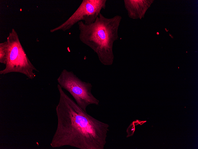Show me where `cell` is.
<instances>
[{
	"label": "cell",
	"mask_w": 198,
	"mask_h": 149,
	"mask_svg": "<svg viewBox=\"0 0 198 149\" xmlns=\"http://www.w3.org/2000/svg\"><path fill=\"white\" fill-rule=\"evenodd\" d=\"M106 0H83L79 7L63 23L53 29V32L61 30L65 31L71 29L75 24L84 21L89 25L94 23L102 9L106 8Z\"/></svg>",
	"instance_id": "cell-5"
},
{
	"label": "cell",
	"mask_w": 198,
	"mask_h": 149,
	"mask_svg": "<svg viewBox=\"0 0 198 149\" xmlns=\"http://www.w3.org/2000/svg\"><path fill=\"white\" fill-rule=\"evenodd\" d=\"M56 110L58 125L50 143L54 148L68 146L79 149H104L109 125L88 114L58 84Z\"/></svg>",
	"instance_id": "cell-1"
},
{
	"label": "cell",
	"mask_w": 198,
	"mask_h": 149,
	"mask_svg": "<svg viewBox=\"0 0 198 149\" xmlns=\"http://www.w3.org/2000/svg\"><path fill=\"white\" fill-rule=\"evenodd\" d=\"M125 8L130 18H141L143 15L150 2L141 0H124Z\"/></svg>",
	"instance_id": "cell-6"
},
{
	"label": "cell",
	"mask_w": 198,
	"mask_h": 149,
	"mask_svg": "<svg viewBox=\"0 0 198 149\" xmlns=\"http://www.w3.org/2000/svg\"><path fill=\"white\" fill-rule=\"evenodd\" d=\"M57 81L62 88L71 95L77 105L84 111L86 112L89 105L99 104V100L91 92V84L82 81L73 71L63 69Z\"/></svg>",
	"instance_id": "cell-4"
},
{
	"label": "cell",
	"mask_w": 198,
	"mask_h": 149,
	"mask_svg": "<svg viewBox=\"0 0 198 149\" xmlns=\"http://www.w3.org/2000/svg\"><path fill=\"white\" fill-rule=\"evenodd\" d=\"M7 41L8 51L5 67L0 71V74L18 73L24 75L29 79H33L36 76L33 71H39L28 58L14 29L9 33Z\"/></svg>",
	"instance_id": "cell-3"
},
{
	"label": "cell",
	"mask_w": 198,
	"mask_h": 149,
	"mask_svg": "<svg viewBox=\"0 0 198 149\" xmlns=\"http://www.w3.org/2000/svg\"><path fill=\"white\" fill-rule=\"evenodd\" d=\"M122 19L119 15L107 18L100 13L92 23L87 25L82 21L77 23L80 40L96 54L104 65H111L113 62V44L119 38L118 30Z\"/></svg>",
	"instance_id": "cell-2"
},
{
	"label": "cell",
	"mask_w": 198,
	"mask_h": 149,
	"mask_svg": "<svg viewBox=\"0 0 198 149\" xmlns=\"http://www.w3.org/2000/svg\"><path fill=\"white\" fill-rule=\"evenodd\" d=\"M7 41L0 43V62L5 65L7 54Z\"/></svg>",
	"instance_id": "cell-7"
}]
</instances>
